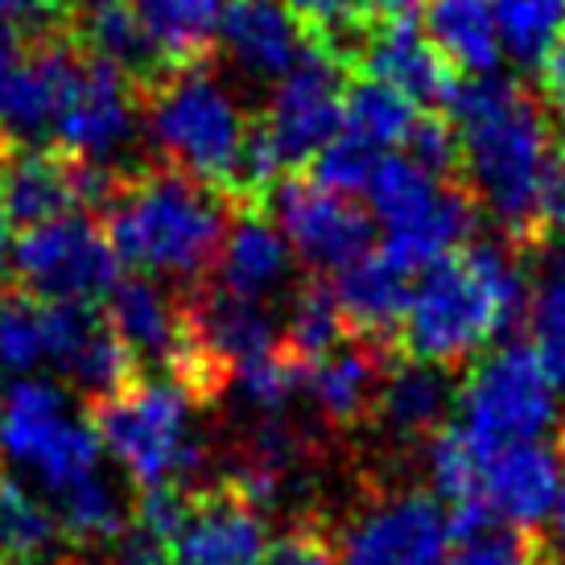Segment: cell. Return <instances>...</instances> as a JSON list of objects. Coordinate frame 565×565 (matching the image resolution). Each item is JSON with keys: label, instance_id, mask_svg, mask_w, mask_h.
I'll list each match as a JSON object with an SVG mask.
<instances>
[{"label": "cell", "instance_id": "obj_1", "mask_svg": "<svg viewBox=\"0 0 565 565\" xmlns=\"http://www.w3.org/2000/svg\"><path fill=\"white\" fill-rule=\"evenodd\" d=\"M529 318V260L512 239H475L417 268L396 347L408 360L462 372L487 343Z\"/></svg>", "mask_w": 565, "mask_h": 565}, {"label": "cell", "instance_id": "obj_2", "mask_svg": "<svg viewBox=\"0 0 565 565\" xmlns=\"http://www.w3.org/2000/svg\"><path fill=\"white\" fill-rule=\"evenodd\" d=\"M446 108L455 116L462 153L458 182L500 223L503 239L529 252L541 239L536 203L553 161V128L545 104L520 83L479 75L467 79V87H455Z\"/></svg>", "mask_w": 565, "mask_h": 565}, {"label": "cell", "instance_id": "obj_3", "mask_svg": "<svg viewBox=\"0 0 565 565\" xmlns=\"http://www.w3.org/2000/svg\"><path fill=\"white\" fill-rule=\"evenodd\" d=\"M232 223L227 194L173 166H141L108 199V239L120 265L194 285L215 265Z\"/></svg>", "mask_w": 565, "mask_h": 565}, {"label": "cell", "instance_id": "obj_4", "mask_svg": "<svg viewBox=\"0 0 565 565\" xmlns=\"http://www.w3.org/2000/svg\"><path fill=\"white\" fill-rule=\"evenodd\" d=\"M0 462L42 500L63 508L87 487L108 479L104 446L92 425V408L46 376H17L0 393Z\"/></svg>", "mask_w": 565, "mask_h": 565}, {"label": "cell", "instance_id": "obj_5", "mask_svg": "<svg viewBox=\"0 0 565 565\" xmlns=\"http://www.w3.org/2000/svg\"><path fill=\"white\" fill-rule=\"evenodd\" d=\"M92 425L104 455L137 491L190 487V479L203 471L206 446L199 434V401L173 376H132L120 393L95 401Z\"/></svg>", "mask_w": 565, "mask_h": 565}, {"label": "cell", "instance_id": "obj_6", "mask_svg": "<svg viewBox=\"0 0 565 565\" xmlns=\"http://www.w3.org/2000/svg\"><path fill=\"white\" fill-rule=\"evenodd\" d=\"M145 92V137L158 145L166 166L232 199L239 153L252 128L236 92L206 63L173 66Z\"/></svg>", "mask_w": 565, "mask_h": 565}, {"label": "cell", "instance_id": "obj_7", "mask_svg": "<svg viewBox=\"0 0 565 565\" xmlns=\"http://www.w3.org/2000/svg\"><path fill=\"white\" fill-rule=\"evenodd\" d=\"M372 220L384 227V248L413 273L446 252L471 244L479 203L458 178H434L413 158L384 153L367 182Z\"/></svg>", "mask_w": 565, "mask_h": 565}, {"label": "cell", "instance_id": "obj_8", "mask_svg": "<svg viewBox=\"0 0 565 565\" xmlns=\"http://www.w3.org/2000/svg\"><path fill=\"white\" fill-rule=\"evenodd\" d=\"M458 380V429L491 455L512 441H541L557 422V384L533 343L508 339L483 360H471Z\"/></svg>", "mask_w": 565, "mask_h": 565}, {"label": "cell", "instance_id": "obj_9", "mask_svg": "<svg viewBox=\"0 0 565 565\" xmlns=\"http://www.w3.org/2000/svg\"><path fill=\"white\" fill-rule=\"evenodd\" d=\"M137 87L141 83L128 79L120 66L75 42L50 137L63 145L66 158L128 173L132 149L145 141V108Z\"/></svg>", "mask_w": 565, "mask_h": 565}, {"label": "cell", "instance_id": "obj_10", "mask_svg": "<svg viewBox=\"0 0 565 565\" xmlns=\"http://www.w3.org/2000/svg\"><path fill=\"white\" fill-rule=\"evenodd\" d=\"M9 265L25 294L46 301L95 306L120 277V256L87 211H66L25 227L9 248Z\"/></svg>", "mask_w": 565, "mask_h": 565}, {"label": "cell", "instance_id": "obj_11", "mask_svg": "<svg viewBox=\"0 0 565 565\" xmlns=\"http://www.w3.org/2000/svg\"><path fill=\"white\" fill-rule=\"evenodd\" d=\"M446 508L425 487L380 483L334 533L339 565H441Z\"/></svg>", "mask_w": 565, "mask_h": 565}, {"label": "cell", "instance_id": "obj_12", "mask_svg": "<svg viewBox=\"0 0 565 565\" xmlns=\"http://www.w3.org/2000/svg\"><path fill=\"white\" fill-rule=\"evenodd\" d=\"M347 79H351V71L318 46H306L294 71L277 79L273 99L260 116V128L285 170L310 166L318 149L343 128Z\"/></svg>", "mask_w": 565, "mask_h": 565}, {"label": "cell", "instance_id": "obj_13", "mask_svg": "<svg viewBox=\"0 0 565 565\" xmlns=\"http://www.w3.org/2000/svg\"><path fill=\"white\" fill-rule=\"evenodd\" d=\"M268 203L285 244L315 273H339L372 248L376 220L351 194L318 186L315 178H281Z\"/></svg>", "mask_w": 565, "mask_h": 565}, {"label": "cell", "instance_id": "obj_14", "mask_svg": "<svg viewBox=\"0 0 565 565\" xmlns=\"http://www.w3.org/2000/svg\"><path fill=\"white\" fill-rule=\"evenodd\" d=\"M125 178L128 173L75 161L66 153H50L42 145L0 149V206L17 227H33L66 211H79V206H108Z\"/></svg>", "mask_w": 565, "mask_h": 565}, {"label": "cell", "instance_id": "obj_15", "mask_svg": "<svg viewBox=\"0 0 565 565\" xmlns=\"http://www.w3.org/2000/svg\"><path fill=\"white\" fill-rule=\"evenodd\" d=\"M75 54V38L21 33L0 25V145H42L54 132V111L63 95L66 66Z\"/></svg>", "mask_w": 565, "mask_h": 565}, {"label": "cell", "instance_id": "obj_16", "mask_svg": "<svg viewBox=\"0 0 565 565\" xmlns=\"http://www.w3.org/2000/svg\"><path fill=\"white\" fill-rule=\"evenodd\" d=\"M396 360V347L351 339L306 363V396L315 405L318 422L334 434H355L363 425H372L376 396L384 384L388 363Z\"/></svg>", "mask_w": 565, "mask_h": 565}, {"label": "cell", "instance_id": "obj_17", "mask_svg": "<svg viewBox=\"0 0 565 565\" xmlns=\"http://www.w3.org/2000/svg\"><path fill=\"white\" fill-rule=\"evenodd\" d=\"M268 516L223 483L190 503L186 524L170 541L166 565H260Z\"/></svg>", "mask_w": 565, "mask_h": 565}, {"label": "cell", "instance_id": "obj_18", "mask_svg": "<svg viewBox=\"0 0 565 565\" xmlns=\"http://www.w3.org/2000/svg\"><path fill=\"white\" fill-rule=\"evenodd\" d=\"M562 458L541 441H512L483 455L479 503L503 524L541 529L562 495Z\"/></svg>", "mask_w": 565, "mask_h": 565}, {"label": "cell", "instance_id": "obj_19", "mask_svg": "<svg viewBox=\"0 0 565 565\" xmlns=\"http://www.w3.org/2000/svg\"><path fill=\"white\" fill-rule=\"evenodd\" d=\"M220 46L244 79L277 83L306 54L310 38L285 0H227Z\"/></svg>", "mask_w": 565, "mask_h": 565}, {"label": "cell", "instance_id": "obj_20", "mask_svg": "<svg viewBox=\"0 0 565 565\" xmlns=\"http://www.w3.org/2000/svg\"><path fill=\"white\" fill-rule=\"evenodd\" d=\"M455 376L458 372H446L438 363L408 360V355L393 360L384 372V384H380L372 429H380L401 450L429 441L455 408Z\"/></svg>", "mask_w": 565, "mask_h": 565}, {"label": "cell", "instance_id": "obj_21", "mask_svg": "<svg viewBox=\"0 0 565 565\" xmlns=\"http://www.w3.org/2000/svg\"><path fill=\"white\" fill-rule=\"evenodd\" d=\"M186 334L232 376L239 363L281 347V318L268 310V301L236 298L215 285L186 301Z\"/></svg>", "mask_w": 565, "mask_h": 565}, {"label": "cell", "instance_id": "obj_22", "mask_svg": "<svg viewBox=\"0 0 565 565\" xmlns=\"http://www.w3.org/2000/svg\"><path fill=\"white\" fill-rule=\"evenodd\" d=\"M413 277L417 273L401 265L388 248H367L360 260L339 268V281L330 289L339 298L347 334L367 339V343L396 347V330H401V318H405Z\"/></svg>", "mask_w": 565, "mask_h": 565}, {"label": "cell", "instance_id": "obj_23", "mask_svg": "<svg viewBox=\"0 0 565 565\" xmlns=\"http://www.w3.org/2000/svg\"><path fill=\"white\" fill-rule=\"evenodd\" d=\"M351 71L393 83L396 92H405L413 104H429V108L434 104L446 108L458 87L455 71L441 63V54L429 46V38L413 25L408 13L380 21L376 30L367 33V42H363Z\"/></svg>", "mask_w": 565, "mask_h": 565}, {"label": "cell", "instance_id": "obj_24", "mask_svg": "<svg viewBox=\"0 0 565 565\" xmlns=\"http://www.w3.org/2000/svg\"><path fill=\"white\" fill-rule=\"evenodd\" d=\"M104 322L137 363L166 367L186 339V306H178L170 289L145 273L116 277V285L104 298Z\"/></svg>", "mask_w": 565, "mask_h": 565}, {"label": "cell", "instance_id": "obj_25", "mask_svg": "<svg viewBox=\"0 0 565 565\" xmlns=\"http://www.w3.org/2000/svg\"><path fill=\"white\" fill-rule=\"evenodd\" d=\"M215 285L236 298L268 301L289 289L294 277V248L285 244L281 227L260 206H244L227 223V236L215 256Z\"/></svg>", "mask_w": 565, "mask_h": 565}, {"label": "cell", "instance_id": "obj_26", "mask_svg": "<svg viewBox=\"0 0 565 565\" xmlns=\"http://www.w3.org/2000/svg\"><path fill=\"white\" fill-rule=\"evenodd\" d=\"M422 25L429 46L455 75H495L503 58L500 25L491 0H425Z\"/></svg>", "mask_w": 565, "mask_h": 565}, {"label": "cell", "instance_id": "obj_27", "mask_svg": "<svg viewBox=\"0 0 565 565\" xmlns=\"http://www.w3.org/2000/svg\"><path fill=\"white\" fill-rule=\"evenodd\" d=\"M137 21L166 71L206 63L220 46L227 0H137Z\"/></svg>", "mask_w": 565, "mask_h": 565}, {"label": "cell", "instance_id": "obj_28", "mask_svg": "<svg viewBox=\"0 0 565 565\" xmlns=\"http://www.w3.org/2000/svg\"><path fill=\"white\" fill-rule=\"evenodd\" d=\"M529 260V322L545 372L565 393V239L541 236L524 252Z\"/></svg>", "mask_w": 565, "mask_h": 565}, {"label": "cell", "instance_id": "obj_29", "mask_svg": "<svg viewBox=\"0 0 565 565\" xmlns=\"http://www.w3.org/2000/svg\"><path fill=\"white\" fill-rule=\"evenodd\" d=\"M285 4L301 21L310 46L327 50L330 58H339L351 71L367 33L388 17L408 13L413 0H285Z\"/></svg>", "mask_w": 565, "mask_h": 565}, {"label": "cell", "instance_id": "obj_30", "mask_svg": "<svg viewBox=\"0 0 565 565\" xmlns=\"http://www.w3.org/2000/svg\"><path fill=\"white\" fill-rule=\"evenodd\" d=\"M75 42L83 50H92L99 58H108L111 66H120L128 79L149 87L166 75L161 58L153 54L149 38H145L141 21H137V9L125 4V0H111V4H95V9H83L79 17V33Z\"/></svg>", "mask_w": 565, "mask_h": 565}, {"label": "cell", "instance_id": "obj_31", "mask_svg": "<svg viewBox=\"0 0 565 565\" xmlns=\"http://www.w3.org/2000/svg\"><path fill=\"white\" fill-rule=\"evenodd\" d=\"M417 104L405 92H396L393 83L360 75V79H347L343 92V132H355L376 149H396L405 145V137L417 125Z\"/></svg>", "mask_w": 565, "mask_h": 565}, {"label": "cell", "instance_id": "obj_32", "mask_svg": "<svg viewBox=\"0 0 565 565\" xmlns=\"http://www.w3.org/2000/svg\"><path fill=\"white\" fill-rule=\"evenodd\" d=\"M347 339V322L339 310V298L327 281H306L289 294L281 318V347L289 355H298L301 363H315L318 355H327Z\"/></svg>", "mask_w": 565, "mask_h": 565}, {"label": "cell", "instance_id": "obj_33", "mask_svg": "<svg viewBox=\"0 0 565 565\" xmlns=\"http://www.w3.org/2000/svg\"><path fill=\"white\" fill-rule=\"evenodd\" d=\"M63 529L50 503L25 483H4L0 491V565L46 562L58 550Z\"/></svg>", "mask_w": 565, "mask_h": 565}, {"label": "cell", "instance_id": "obj_34", "mask_svg": "<svg viewBox=\"0 0 565 565\" xmlns=\"http://www.w3.org/2000/svg\"><path fill=\"white\" fill-rule=\"evenodd\" d=\"M50 363V301L33 294L0 298V372L33 376Z\"/></svg>", "mask_w": 565, "mask_h": 565}, {"label": "cell", "instance_id": "obj_35", "mask_svg": "<svg viewBox=\"0 0 565 565\" xmlns=\"http://www.w3.org/2000/svg\"><path fill=\"white\" fill-rule=\"evenodd\" d=\"M227 388L239 396V405L252 408L256 417H273V413H289V405L306 393V363L289 355L285 347L268 351L260 360L239 363L227 376Z\"/></svg>", "mask_w": 565, "mask_h": 565}, {"label": "cell", "instance_id": "obj_36", "mask_svg": "<svg viewBox=\"0 0 565 565\" xmlns=\"http://www.w3.org/2000/svg\"><path fill=\"white\" fill-rule=\"evenodd\" d=\"M503 50L533 71L565 33V0H491Z\"/></svg>", "mask_w": 565, "mask_h": 565}, {"label": "cell", "instance_id": "obj_37", "mask_svg": "<svg viewBox=\"0 0 565 565\" xmlns=\"http://www.w3.org/2000/svg\"><path fill=\"white\" fill-rule=\"evenodd\" d=\"M446 565H557L541 529H516L503 520H487L483 529L455 541Z\"/></svg>", "mask_w": 565, "mask_h": 565}, {"label": "cell", "instance_id": "obj_38", "mask_svg": "<svg viewBox=\"0 0 565 565\" xmlns=\"http://www.w3.org/2000/svg\"><path fill=\"white\" fill-rule=\"evenodd\" d=\"M425 462H429V483L446 503L479 500L483 450L458 425H441L438 434L425 441Z\"/></svg>", "mask_w": 565, "mask_h": 565}, {"label": "cell", "instance_id": "obj_39", "mask_svg": "<svg viewBox=\"0 0 565 565\" xmlns=\"http://www.w3.org/2000/svg\"><path fill=\"white\" fill-rule=\"evenodd\" d=\"M380 158H384V149H376V145H367L363 137H355V132H343V128H339V132L315 153L310 173H315L318 186L339 190V194H351V199H355V194L367 190Z\"/></svg>", "mask_w": 565, "mask_h": 565}, {"label": "cell", "instance_id": "obj_40", "mask_svg": "<svg viewBox=\"0 0 565 565\" xmlns=\"http://www.w3.org/2000/svg\"><path fill=\"white\" fill-rule=\"evenodd\" d=\"M260 565H339L334 533L318 516H298L277 541H268Z\"/></svg>", "mask_w": 565, "mask_h": 565}, {"label": "cell", "instance_id": "obj_41", "mask_svg": "<svg viewBox=\"0 0 565 565\" xmlns=\"http://www.w3.org/2000/svg\"><path fill=\"white\" fill-rule=\"evenodd\" d=\"M405 158H413L422 170H429L434 178H458L462 153H458V132L446 116H417L413 132L405 137Z\"/></svg>", "mask_w": 565, "mask_h": 565}, {"label": "cell", "instance_id": "obj_42", "mask_svg": "<svg viewBox=\"0 0 565 565\" xmlns=\"http://www.w3.org/2000/svg\"><path fill=\"white\" fill-rule=\"evenodd\" d=\"M71 0H0V25L21 38L58 33L66 25Z\"/></svg>", "mask_w": 565, "mask_h": 565}, {"label": "cell", "instance_id": "obj_43", "mask_svg": "<svg viewBox=\"0 0 565 565\" xmlns=\"http://www.w3.org/2000/svg\"><path fill=\"white\" fill-rule=\"evenodd\" d=\"M536 227L541 236L565 239V149H553V161L541 182V203H536Z\"/></svg>", "mask_w": 565, "mask_h": 565}, {"label": "cell", "instance_id": "obj_44", "mask_svg": "<svg viewBox=\"0 0 565 565\" xmlns=\"http://www.w3.org/2000/svg\"><path fill=\"white\" fill-rule=\"evenodd\" d=\"M536 75H541V95H545V104L565 120V33L545 50V58L536 63Z\"/></svg>", "mask_w": 565, "mask_h": 565}, {"label": "cell", "instance_id": "obj_45", "mask_svg": "<svg viewBox=\"0 0 565 565\" xmlns=\"http://www.w3.org/2000/svg\"><path fill=\"white\" fill-rule=\"evenodd\" d=\"M550 550L553 557H557V565H565V483H562V495H557V503H553L550 512Z\"/></svg>", "mask_w": 565, "mask_h": 565}, {"label": "cell", "instance_id": "obj_46", "mask_svg": "<svg viewBox=\"0 0 565 565\" xmlns=\"http://www.w3.org/2000/svg\"><path fill=\"white\" fill-rule=\"evenodd\" d=\"M9 248H13V220L0 206V289H4V273H9Z\"/></svg>", "mask_w": 565, "mask_h": 565}, {"label": "cell", "instance_id": "obj_47", "mask_svg": "<svg viewBox=\"0 0 565 565\" xmlns=\"http://www.w3.org/2000/svg\"><path fill=\"white\" fill-rule=\"evenodd\" d=\"M75 4H83V9H95V4H111V0H75Z\"/></svg>", "mask_w": 565, "mask_h": 565}, {"label": "cell", "instance_id": "obj_48", "mask_svg": "<svg viewBox=\"0 0 565 565\" xmlns=\"http://www.w3.org/2000/svg\"><path fill=\"white\" fill-rule=\"evenodd\" d=\"M4 483H9V479H4V462H0V491H4Z\"/></svg>", "mask_w": 565, "mask_h": 565}, {"label": "cell", "instance_id": "obj_49", "mask_svg": "<svg viewBox=\"0 0 565 565\" xmlns=\"http://www.w3.org/2000/svg\"><path fill=\"white\" fill-rule=\"evenodd\" d=\"M4 384H9V380H4V372H0V393H4Z\"/></svg>", "mask_w": 565, "mask_h": 565}]
</instances>
